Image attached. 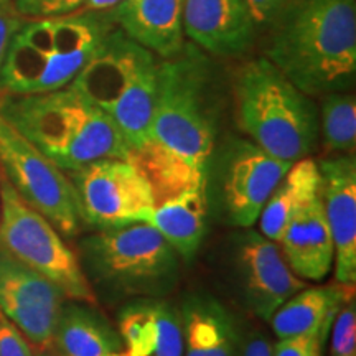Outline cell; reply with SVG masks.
Returning a JSON list of instances; mask_svg holds the SVG:
<instances>
[{"instance_id": "27", "label": "cell", "mask_w": 356, "mask_h": 356, "mask_svg": "<svg viewBox=\"0 0 356 356\" xmlns=\"http://www.w3.org/2000/svg\"><path fill=\"white\" fill-rule=\"evenodd\" d=\"M330 356H356V302L355 296L338 310L332 323Z\"/></svg>"}, {"instance_id": "36", "label": "cell", "mask_w": 356, "mask_h": 356, "mask_svg": "<svg viewBox=\"0 0 356 356\" xmlns=\"http://www.w3.org/2000/svg\"><path fill=\"white\" fill-rule=\"evenodd\" d=\"M106 356H134V355L131 353V351H127L126 348H124V350H119V351H113V353H109Z\"/></svg>"}, {"instance_id": "8", "label": "cell", "mask_w": 356, "mask_h": 356, "mask_svg": "<svg viewBox=\"0 0 356 356\" xmlns=\"http://www.w3.org/2000/svg\"><path fill=\"white\" fill-rule=\"evenodd\" d=\"M0 248L55 282L70 300L97 305L76 252L55 226L13 190L0 170Z\"/></svg>"}, {"instance_id": "29", "label": "cell", "mask_w": 356, "mask_h": 356, "mask_svg": "<svg viewBox=\"0 0 356 356\" xmlns=\"http://www.w3.org/2000/svg\"><path fill=\"white\" fill-rule=\"evenodd\" d=\"M327 333L282 338L273 346V356H322Z\"/></svg>"}, {"instance_id": "5", "label": "cell", "mask_w": 356, "mask_h": 356, "mask_svg": "<svg viewBox=\"0 0 356 356\" xmlns=\"http://www.w3.org/2000/svg\"><path fill=\"white\" fill-rule=\"evenodd\" d=\"M233 95L239 129L267 154L293 163L317 149V106L266 56L236 71Z\"/></svg>"}, {"instance_id": "31", "label": "cell", "mask_w": 356, "mask_h": 356, "mask_svg": "<svg viewBox=\"0 0 356 356\" xmlns=\"http://www.w3.org/2000/svg\"><path fill=\"white\" fill-rule=\"evenodd\" d=\"M25 17H22L17 12L15 6L10 0H0V68H2L6 53L8 50V44L13 33L19 30Z\"/></svg>"}, {"instance_id": "18", "label": "cell", "mask_w": 356, "mask_h": 356, "mask_svg": "<svg viewBox=\"0 0 356 356\" xmlns=\"http://www.w3.org/2000/svg\"><path fill=\"white\" fill-rule=\"evenodd\" d=\"M293 274L307 280H322L333 267L335 248L320 195L289 221L277 243Z\"/></svg>"}, {"instance_id": "34", "label": "cell", "mask_w": 356, "mask_h": 356, "mask_svg": "<svg viewBox=\"0 0 356 356\" xmlns=\"http://www.w3.org/2000/svg\"><path fill=\"white\" fill-rule=\"evenodd\" d=\"M122 2L124 0H83L79 8L83 10H111Z\"/></svg>"}, {"instance_id": "21", "label": "cell", "mask_w": 356, "mask_h": 356, "mask_svg": "<svg viewBox=\"0 0 356 356\" xmlns=\"http://www.w3.org/2000/svg\"><path fill=\"white\" fill-rule=\"evenodd\" d=\"M53 345L61 356H106L126 348L118 328L97 310V305L70 299L58 317Z\"/></svg>"}, {"instance_id": "24", "label": "cell", "mask_w": 356, "mask_h": 356, "mask_svg": "<svg viewBox=\"0 0 356 356\" xmlns=\"http://www.w3.org/2000/svg\"><path fill=\"white\" fill-rule=\"evenodd\" d=\"M318 131L327 152L355 154L356 147V99L350 91L328 92L322 96Z\"/></svg>"}, {"instance_id": "6", "label": "cell", "mask_w": 356, "mask_h": 356, "mask_svg": "<svg viewBox=\"0 0 356 356\" xmlns=\"http://www.w3.org/2000/svg\"><path fill=\"white\" fill-rule=\"evenodd\" d=\"M79 262L96 297L160 299L180 277V256L150 222L97 229L79 241Z\"/></svg>"}, {"instance_id": "1", "label": "cell", "mask_w": 356, "mask_h": 356, "mask_svg": "<svg viewBox=\"0 0 356 356\" xmlns=\"http://www.w3.org/2000/svg\"><path fill=\"white\" fill-rule=\"evenodd\" d=\"M267 30L264 56L305 95L353 88L355 0H289Z\"/></svg>"}, {"instance_id": "32", "label": "cell", "mask_w": 356, "mask_h": 356, "mask_svg": "<svg viewBox=\"0 0 356 356\" xmlns=\"http://www.w3.org/2000/svg\"><path fill=\"white\" fill-rule=\"evenodd\" d=\"M246 2L261 32L273 25V22L277 19L280 10L286 7L289 0H246Z\"/></svg>"}, {"instance_id": "22", "label": "cell", "mask_w": 356, "mask_h": 356, "mask_svg": "<svg viewBox=\"0 0 356 356\" xmlns=\"http://www.w3.org/2000/svg\"><path fill=\"white\" fill-rule=\"evenodd\" d=\"M320 195V172L315 160L293 162L275 186L259 216V229L270 241L279 243L289 221Z\"/></svg>"}, {"instance_id": "11", "label": "cell", "mask_w": 356, "mask_h": 356, "mask_svg": "<svg viewBox=\"0 0 356 356\" xmlns=\"http://www.w3.org/2000/svg\"><path fill=\"white\" fill-rule=\"evenodd\" d=\"M68 177L84 228L109 229L145 222L155 208L149 181L129 159H102Z\"/></svg>"}, {"instance_id": "28", "label": "cell", "mask_w": 356, "mask_h": 356, "mask_svg": "<svg viewBox=\"0 0 356 356\" xmlns=\"http://www.w3.org/2000/svg\"><path fill=\"white\" fill-rule=\"evenodd\" d=\"M81 3L83 0H15L13 6L25 19H38L74 12Z\"/></svg>"}, {"instance_id": "2", "label": "cell", "mask_w": 356, "mask_h": 356, "mask_svg": "<svg viewBox=\"0 0 356 356\" xmlns=\"http://www.w3.org/2000/svg\"><path fill=\"white\" fill-rule=\"evenodd\" d=\"M222 97L211 55L186 42L160 58L150 139L210 175L220 131Z\"/></svg>"}, {"instance_id": "30", "label": "cell", "mask_w": 356, "mask_h": 356, "mask_svg": "<svg viewBox=\"0 0 356 356\" xmlns=\"http://www.w3.org/2000/svg\"><path fill=\"white\" fill-rule=\"evenodd\" d=\"M0 356H33V346L19 328L0 314Z\"/></svg>"}, {"instance_id": "35", "label": "cell", "mask_w": 356, "mask_h": 356, "mask_svg": "<svg viewBox=\"0 0 356 356\" xmlns=\"http://www.w3.org/2000/svg\"><path fill=\"white\" fill-rule=\"evenodd\" d=\"M33 356H61V353L56 350V346L51 341V343L42 346H33Z\"/></svg>"}, {"instance_id": "4", "label": "cell", "mask_w": 356, "mask_h": 356, "mask_svg": "<svg viewBox=\"0 0 356 356\" xmlns=\"http://www.w3.org/2000/svg\"><path fill=\"white\" fill-rule=\"evenodd\" d=\"M0 114L66 173L131 152L108 115L71 86L38 95L0 92Z\"/></svg>"}, {"instance_id": "12", "label": "cell", "mask_w": 356, "mask_h": 356, "mask_svg": "<svg viewBox=\"0 0 356 356\" xmlns=\"http://www.w3.org/2000/svg\"><path fill=\"white\" fill-rule=\"evenodd\" d=\"M233 264L244 305L266 322L289 297L307 286L289 267L279 244L251 228H243L236 236Z\"/></svg>"}, {"instance_id": "25", "label": "cell", "mask_w": 356, "mask_h": 356, "mask_svg": "<svg viewBox=\"0 0 356 356\" xmlns=\"http://www.w3.org/2000/svg\"><path fill=\"white\" fill-rule=\"evenodd\" d=\"M118 332L134 356H150L157 341L154 299H134L124 305L118 317Z\"/></svg>"}, {"instance_id": "9", "label": "cell", "mask_w": 356, "mask_h": 356, "mask_svg": "<svg viewBox=\"0 0 356 356\" xmlns=\"http://www.w3.org/2000/svg\"><path fill=\"white\" fill-rule=\"evenodd\" d=\"M0 170L13 190L42 213L63 238H76L81 233L84 222L68 173L40 152L2 114Z\"/></svg>"}, {"instance_id": "15", "label": "cell", "mask_w": 356, "mask_h": 356, "mask_svg": "<svg viewBox=\"0 0 356 356\" xmlns=\"http://www.w3.org/2000/svg\"><path fill=\"white\" fill-rule=\"evenodd\" d=\"M184 33L208 55L234 58L251 50L259 29L246 0H185Z\"/></svg>"}, {"instance_id": "17", "label": "cell", "mask_w": 356, "mask_h": 356, "mask_svg": "<svg viewBox=\"0 0 356 356\" xmlns=\"http://www.w3.org/2000/svg\"><path fill=\"white\" fill-rule=\"evenodd\" d=\"M185 0H124L113 8L115 24L129 38L159 58H170L185 43Z\"/></svg>"}, {"instance_id": "26", "label": "cell", "mask_w": 356, "mask_h": 356, "mask_svg": "<svg viewBox=\"0 0 356 356\" xmlns=\"http://www.w3.org/2000/svg\"><path fill=\"white\" fill-rule=\"evenodd\" d=\"M157 341L150 356H184V328L180 310L165 299H154Z\"/></svg>"}, {"instance_id": "23", "label": "cell", "mask_w": 356, "mask_h": 356, "mask_svg": "<svg viewBox=\"0 0 356 356\" xmlns=\"http://www.w3.org/2000/svg\"><path fill=\"white\" fill-rule=\"evenodd\" d=\"M129 160L139 168V172L149 181L155 198V207L191 188L208 185V178H210L208 173L191 167L190 163L167 152L152 140L139 149L131 150Z\"/></svg>"}, {"instance_id": "16", "label": "cell", "mask_w": 356, "mask_h": 356, "mask_svg": "<svg viewBox=\"0 0 356 356\" xmlns=\"http://www.w3.org/2000/svg\"><path fill=\"white\" fill-rule=\"evenodd\" d=\"M178 310L184 328V356H239L238 323L211 293H190Z\"/></svg>"}, {"instance_id": "3", "label": "cell", "mask_w": 356, "mask_h": 356, "mask_svg": "<svg viewBox=\"0 0 356 356\" xmlns=\"http://www.w3.org/2000/svg\"><path fill=\"white\" fill-rule=\"evenodd\" d=\"M115 29L113 8L24 19L0 68V92L38 95L70 86Z\"/></svg>"}, {"instance_id": "13", "label": "cell", "mask_w": 356, "mask_h": 356, "mask_svg": "<svg viewBox=\"0 0 356 356\" xmlns=\"http://www.w3.org/2000/svg\"><path fill=\"white\" fill-rule=\"evenodd\" d=\"M68 297L38 270L0 248V314L32 346L53 341L58 317Z\"/></svg>"}, {"instance_id": "14", "label": "cell", "mask_w": 356, "mask_h": 356, "mask_svg": "<svg viewBox=\"0 0 356 356\" xmlns=\"http://www.w3.org/2000/svg\"><path fill=\"white\" fill-rule=\"evenodd\" d=\"M320 200L335 248L337 282L356 284V162L355 154H337L317 162Z\"/></svg>"}, {"instance_id": "19", "label": "cell", "mask_w": 356, "mask_h": 356, "mask_svg": "<svg viewBox=\"0 0 356 356\" xmlns=\"http://www.w3.org/2000/svg\"><path fill=\"white\" fill-rule=\"evenodd\" d=\"M355 296V287L345 284H328L318 287H304L284 302L270 317L277 340L314 333H330L340 307Z\"/></svg>"}, {"instance_id": "33", "label": "cell", "mask_w": 356, "mask_h": 356, "mask_svg": "<svg viewBox=\"0 0 356 356\" xmlns=\"http://www.w3.org/2000/svg\"><path fill=\"white\" fill-rule=\"evenodd\" d=\"M239 356H273V345L264 333L251 330L246 337L241 335Z\"/></svg>"}, {"instance_id": "20", "label": "cell", "mask_w": 356, "mask_h": 356, "mask_svg": "<svg viewBox=\"0 0 356 356\" xmlns=\"http://www.w3.org/2000/svg\"><path fill=\"white\" fill-rule=\"evenodd\" d=\"M210 207V186L202 185L159 203L145 222L170 243L180 259L190 262L207 236Z\"/></svg>"}, {"instance_id": "10", "label": "cell", "mask_w": 356, "mask_h": 356, "mask_svg": "<svg viewBox=\"0 0 356 356\" xmlns=\"http://www.w3.org/2000/svg\"><path fill=\"white\" fill-rule=\"evenodd\" d=\"M292 163L267 154L249 139L229 137L215 150L208 184L222 216L236 228H252Z\"/></svg>"}, {"instance_id": "7", "label": "cell", "mask_w": 356, "mask_h": 356, "mask_svg": "<svg viewBox=\"0 0 356 356\" xmlns=\"http://www.w3.org/2000/svg\"><path fill=\"white\" fill-rule=\"evenodd\" d=\"M159 61L152 51L115 29L70 84L114 122L129 150L150 139Z\"/></svg>"}]
</instances>
